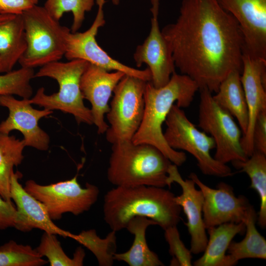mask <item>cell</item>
<instances>
[{
  "instance_id": "cell-1",
  "label": "cell",
  "mask_w": 266,
  "mask_h": 266,
  "mask_svg": "<svg viewBox=\"0 0 266 266\" xmlns=\"http://www.w3.org/2000/svg\"><path fill=\"white\" fill-rule=\"evenodd\" d=\"M175 68L199 89L216 93L231 72H242L244 40L239 25L217 0H182L176 21L161 30Z\"/></svg>"
},
{
  "instance_id": "cell-2",
  "label": "cell",
  "mask_w": 266,
  "mask_h": 266,
  "mask_svg": "<svg viewBox=\"0 0 266 266\" xmlns=\"http://www.w3.org/2000/svg\"><path fill=\"white\" fill-rule=\"evenodd\" d=\"M174 197L164 187L116 186L104 195L103 218L116 232L126 229L128 222L136 216L152 219L165 230L177 226L181 219V208Z\"/></svg>"
},
{
  "instance_id": "cell-3",
  "label": "cell",
  "mask_w": 266,
  "mask_h": 266,
  "mask_svg": "<svg viewBox=\"0 0 266 266\" xmlns=\"http://www.w3.org/2000/svg\"><path fill=\"white\" fill-rule=\"evenodd\" d=\"M197 83L188 76L175 72L164 86L156 88L147 82L144 93L145 107L143 119L133 137L134 143H147L159 149L169 161L180 166L186 161V154L170 147L162 130L171 107L176 102L180 108L189 107L196 92Z\"/></svg>"
},
{
  "instance_id": "cell-4",
  "label": "cell",
  "mask_w": 266,
  "mask_h": 266,
  "mask_svg": "<svg viewBox=\"0 0 266 266\" xmlns=\"http://www.w3.org/2000/svg\"><path fill=\"white\" fill-rule=\"evenodd\" d=\"M172 164L157 148L132 140L112 144L107 177L116 186L165 187Z\"/></svg>"
},
{
  "instance_id": "cell-5",
  "label": "cell",
  "mask_w": 266,
  "mask_h": 266,
  "mask_svg": "<svg viewBox=\"0 0 266 266\" xmlns=\"http://www.w3.org/2000/svg\"><path fill=\"white\" fill-rule=\"evenodd\" d=\"M88 64L82 60H72L54 62L41 66L34 77L55 79L59 84V91L48 95L43 87L39 88L29 99V102L48 110L70 114L78 124H93L91 109L85 105L80 90L81 78Z\"/></svg>"
},
{
  "instance_id": "cell-6",
  "label": "cell",
  "mask_w": 266,
  "mask_h": 266,
  "mask_svg": "<svg viewBox=\"0 0 266 266\" xmlns=\"http://www.w3.org/2000/svg\"><path fill=\"white\" fill-rule=\"evenodd\" d=\"M27 47L18 63L33 68L59 61L66 52L65 37L69 28L54 19L43 6L35 5L21 14Z\"/></svg>"
},
{
  "instance_id": "cell-7",
  "label": "cell",
  "mask_w": 266,
  "mask_h": 266,
  "mask_svg": "<svg viewBox=\"0 0 266 266\" xmlns=\"http://www.w3.org/2000/svg\"><path fill=\"white\" fill-rule=\"evenodd\" d=\"M164 136L172 149L185 151L197 160L201 172L207 175L226 177L233 175L231 168L210 154L215 148L213 139L199 130L188 118L182 108L173 104L165 121Z\"/></svg>"
},
{
  "instance_id": "cell-8",
  "label": "cell",
  "mask_w": 266,
  "mask_h": 266,
  "mask_svg": "<svg viewBox=\"0 0 266 266\" xmlns=\"http://www.w3.org/2000/svg\"><path fill=\"white\" fill-rule=\"evenodd\" d=\"M147 82L125 74L115 87L106 114L109 124L106 139L112 144L132 140L138 130L144 115Z\"/></svg>"
},
{
  "instance_id": "cell-9",
  "label": "cell",
  "mask_w": 266,
  "mask_h": 266,
  "mask_svg": "<svg viewBox=\"0 0 266 266\" xmlns=\"http://www.w3.org/2000/svg\"><path fill=\"white\" fill-rule=\"evenodd\" d=\"M199 91L198 126L213 139L216 149L214 159L225 164L246 160L248 157L241 144L242 132L233 117L217 104L208 89L201 88Z\"/></svg>"
},
{
  "instance_id": "cell-10",
  "label": "cell",
  "mask_w": 266,
  "mask_h": 266,
  "mask_svg": "<svg viewBox=\"0 0 266 266\" xmlns=\"http://www.w3.org/2000/svg\"><path fill=\"white\" fill-rule=\"evenodd\" d=\"M24 188L46 206L52 220L61 219L66 213L78 215L89 210L97 201L100 193L98 187L88 183L82 188L77 175L71 179L47 185L29 180Z\"/></svg>"
},
{
  "instance_id": "cell-11",
  "label": "cell",
  "mask_w": 266,
  "mask_h": 266,
  "mask_svg": "<svg viewBox=\"0 0 266 266\" xmlns=\"http://www.w3.org/2000/svg\"><path fill=\"white\" fill-rule=\"evenodd\" d=\"M98 11L92 25L84 32L66 31L65 40L64 56L68 60H82L108 71H120L125 74L135 76L146 81H151V74L147 67L136 69L126 65L111 57L98 43L96 35L99 29L105 23L103 6L105 0H96Z\"/></svg>"
},
{
  "instance_id": "cell-12",
  "label": "cell",
  "mask_w": 266,
  "mask_h": 266,
  "mask_svg": "<svg viewBox=\"0 0 266 266\" xmlns=\"http://www.w3.org/2000/svg\"><path fill=\"white\" fill-rule=\"evenodd\" d=\"M150 0V31L143 42L136 47L133 58L138 67L144 64L148 66L151 74L150 82L159 88L169 81L175 72V66L168 44L159 27L160 0Z\"/></svg>"
},
{
  "instance_id": "cell-13",
  "label": "cell",
  "mask_w": 266,
  "mask_h": 266,
  "mask_svg": "<svg viewBox=\"0 0 266 266\" xmlns=\"http://www.w3.org/2000/svg\"><path fill=\"white\" fill-rule=\"evenodd\" d=\"M203 196V219L206 229L227 223L244 222L251 204L244 196L236 197L233 187L221 182L216 188L203 183L194 172L189 175Z\"/></svg>"
},
{
  "instance_id": "cell-14",
  "label": "cell",
  "mask_w": 266,
  "mask_h": 266,
  "mask_svg": "<svg viewBox=\"0 0 266 266\" xmlns=\"http://www.w3.org/2000/svg\"><path fill=\"white\" fill-rule=\"evenodd\" d=\"M238 23L244 52L266 61V0H217Z\"/></svg>"
},
{
  "instance_id": "cell-15",
  "label": "cell",
  "mask_w": 266,
  "mask_h": 266,
  "mask_svg": "<svg viewBox=\"0 0 266 266\" xmlns=\"http://www.w3.org/2000/svg\"><path fill=\"white\" fill-rule=\"evenodd\" d=\"M29 99L19 100L12 95H0V106L7 108V118L0 123V132L9 134L13 130L23 135L26 146L45 151L49 146L50 137L38 125L40 119L53 113L52 110L33 108Z\"/></svg>"
},
{
  "instance_id": "cell-16",
  "label": "cell",
  "mask_w": 266,
  "mask_h": 266,
  "mask_svg": "<svg viewBox=\"0 0 266 266\" xmlns=\"http://www.w3.org/2000/svg\"><path fill=\"white\" fill-rule=\"evenodd\" d=\"M240 75L248 114L247 130L242 135V148L249 157L254 152L253 132L259 114L266 110V61L243 52Z\"/></svg>"
},
{
  "instance_id": "cell-17",
  "label": "cell",
  "mask_w": 266,
  "mask_h": 266,
  "mask_svg": "<svg viewBox=\"0 0 266 266\" xmlns=\"http://www.w3.org/2000/svg\"><path fill=\"white\" fill-rule=\"evenodd\" d=\"M177 183L182 189V194L175 196L174 200L186 216L185 223L191 236L192 253H202L206 246L208 237L203 219V196L201 191L196 187L195 182L189 178L184 180L181 176L177 166L171 164L167 171V186Z\"/></svg>"
},
{
  "instance_id": "cell-18",
  "label": "cell",
  "mask_w": 266,
  "mask_h": 266,
  "mask_svg": "<svg viewBox=\"0 0 266 266\" xmlns=\"http://www.w3.org/2000/svg\"><path fill=\"white\" fill-rule=\"evenodd\" d=\"M125 74L120 71L110 72L89 63L80 80V90L84 99L91 104L93 124L99 134L105 133L108 125L104 119L109 110L108 102L113 91Z\"/></svg>"
},
{
  "instance_id": "cell-19",
  "label": "cell",
  "mask_w": 266,
  "mask_h": 266,
  "mask_svg": "<svg viewBox=\"0 0 266 266\" xmlns=\"http://www.w3.org/2000/svg\"><path fill=\"white\" fill-rule=\"evenodd\" d=\"M22 175L14 172L11 184V198L14 201L18 213L15 228L27 232L38 229L44 232L71 238L72 233L56 226L49 216L46 206L28 193L19 182Z\"/></svg>"
},
{
  "instance_id": "cell-20",
  "label": "cell",
  "mask_w": 266,
  "mask_h": 266,
  "mask_svg": "<svg viewBox=\"0 0 266 266\" xmlns=\"http://www.w3.org/2000/svg\"><path fill=\"white\" fill-rule=\"evenodd\" d=\"M27 47L21 14L0 12V61L1 73L13 70Z\"/></svg>"
},
{
  "instance_id": "cell-21",
  "label": "cell",
  "mask_w": 266,
  "mask_h": 266,
  "mask_svg": "<svg viewBox=\"0 0 266 266\" xmlns=\"http://www.w3.org/2000/svg\"><path fill=\"white\" fill-rule=\"evenodd\" d=\"M152 225H158L154 220L143 216H136L128 223L126 229L134 235L131 248L126 252L115 253L114 260L123 261L130 266H164L158 255L151 251L147 243L146 231Z\"/></svg>"
},
{
  "instance_id": "cell-22",
  "label": "cell",
  "mask_w": 266,
  "mask_h": 266,
  "mask_svg": "<svg viewBox=\"0 0 266 266\" xmlns=\"http://www.w3.org/2000/svg\"><path fill=\"white\" fill-rule=\"evenodd\" d=\"M207 243L201 257L194 263L195 266H230L226 254L234 236L245 231L244 222L227 223L207 229Z\"/></svg>"
},
{
  "instance_id": "cell-23",
  "label": "cell",
  "mask_w": 266,
  "mask_h": 266,
  "mask_svg": "<svg viewBox=\"0 0 266 266\" xmlns=\"http://www.w3.org/2000/svg\"><path fill=\"white\" fill-rule=\"evenodd\" d=\"M240 75L238 71L230 73L221 82L213 98L219 106L236 119L243 134L248 124V114Z\"/></svg>"
},
{
  "instance_id": "cell-24",
  "label": "cell",
  "mask_w": 266,
  "mask_h": 266,
  "mask_svg": "<svg viewBox=\"0 0 266 266\" xmlns=\"http://www.w3.org/2000/svg\"><path fill=\"white\" fill-rule=\"evenodd\" d=\"M257 218L258 214L250 205L244 222L246 232L244 238L239 242L232 241L227 250L230 266L236 265L238 261L244 259L266 260V240L256 228Z\"/></svg>"
},
{
  "instance_id": "cell-25",
  "label": "cell",
  "mask_w": 266,
  "mask_h": 266,
  "mask_svg": "<svg viewBox=\"0 0 266 266\" xmlns=\"http://www.w3.org/2000/svg\"><path fill=\"white\" fill-rule=\"evenodd\" d=\"M25 147L23 139L0 132V196L9 202H12L11 184L13 167L22 163Z\"/></svg>"
},
{
  "instance_id": "cell-26",
  "label": "cell",
  "mask_w": 266,
  "mask_h": 266,
  "mask_svg": "<svg viewBox=\"0 0 266 266\" xmlns=\"http://www.w3.org/2000/svg\"><path fill=\"white\" fill-rule=\"evenodd\" d=\"M239 172L246 173L251 180L250 187L258 194L260 210L258 222L262 229L266 227V154L254 151L252 154L243 161L232 163Z\"/></svg>"
},
{
  "instance_id": "cell-27",
  "label": "cell",
  "mask_w": 266,
  "mask_h": 266,
  "mask_svg": "<svg viewBox=\"0 0 266 266\" xmlns=\"http://www.w3.org/2000/svg\"><path fill=\"white\" fill-rule=\"evenodd\" d=\"M116 232L112 231L104 238L97 235L95 230L83 231L78 234H72L75 240L91 251L96 257L99 266H110L116 253Z\"/></svg>"
},
{
  "instance_id": "cell-28",
  "label": "cell",
  "mask_w": 266,
  "mask_h": 266,
  "mask_svg": "<svg viewBox=\"0 0 266 266\" xmlns=\"http://www.w3.org/2000/svg\"><path fill=\"white\" fill-rule=\"evenodd\" d=\"M42 256H45L50 266H82L85 256L84 250L78 247L72 258L64 251L56 234L46 232L43 234L39 245L35 248Z\"/></svg>"
},
{
  "instance_id": "cell-29",
  "label": "cell",
  "mask_w": 266,
  "mask_h": 266,
  "mask_svg": "<svg viewBox=\"0 0 266 266\" xmlns=\"http://www.w3.org/2000/svg\"><path fill=\"white\" fill-rule=\"evenodd\" d=\"M47 263L30 245L10 240L0 246V266H40Z\"/></svg>"
},
{
  "instance_id": "cell-30",
  "label": "cell",
  "mask_w": 266,
  "mask_h": 266,
  "mask_svg": "<svg viewBox=\"0 0 266 266\" xmlns=\"http://www.w3.org/2000/svg\"><path fill=\"white\" fill-rule=\"evenodd\" d=\"M94 4L95 0H46L43 7L59 21L65 13L71 12L73 21L70 30L75 33L81 27L86 13L92 10Z\"/></svg>"
},
{
  "instance_id": "cell-31",
  "label": "cell",
  "mask_w": 266,
  "mask_h": 266,
  "mask_svg": "<svg viewBox=\"0 0 266 266\" xmlns=\"http://www.w3.org/2000/svg\"><path fill=\"white\" fill-rule=\"evenodd\" d=\"M33 68L21 67L0 74V96L17 95L30 99L33 95L31 80L34 78Z\"/></svg>"
},
{
  "instance_id": "cell-32",
  "label": "cell",
  "mask_w": 266,
  "mask_h": 266,
  "mask_svg": "<svg viewBox=\"0 0 266 266\" xmlns=\"http://www.w3.org/2000/svg\"><path fill=\"white\" fill-rule=\"evenodd\" d=\"M165 238L169 246V253L172 258L170 266H192V252L181 240L177 226L165 230Z\"/></svg>"
},
{
  "instance_id": "cell-33",
  "label": "cell",
  "mask_w": 266,
  "mask_h": 266,
  "mask_svg": "<svg viewBox=\"0 0 266 266\" xmlns=\"http://www.w3.org/2000/svg\"><path fill=\"white\" fill-rule=\"evenodd\" d=\"M254 151L266 154V110L258 116L253 132Z\"/></svg>"
},
{
  "instance_id": "cell-34",
  "label": "cell",
  "mask_w": 266,
  "mask_h": 266,
  "mask_svg": "<svg viewBox=\"0 0 266 266\" xmlns=\"http://www.w3.org/2000/svg\"><path fill=\"white\" fill-rule=\"evenodd\" d=\"M12 202L4 200L0 196V230L15 227L18 213Z\"/></svg>"
},
{
  "instance_id": "cell-35",
  "label": "cell",
  "mask_w": 266,
  "mask_h": 266,
  "mask_svg": "<svg viewBox=\"0 0 266 266\" xmlns=\"http://www.w3.org/2000/svg\"><path fill=\"white\" fill-rule=\"evenodd\" d=\"M39 0H0L1 13L22 14L25 10L37 5Z\"/></svg>"
},
{
  "instance_id": "cell-36",
  "label": "cell",
  "mask_w": 266,
  "mask_h": 266,
  "mask_svg": "<svg viewBox=\"0 0 266 266\" xmlns=\"http://www.w3.org/2000/svg\"><path fill=\"white\" fill-rule=\"evenodd\" d=\"M112 3L115 5H118L119 4L120 0H111Z\"/></svg>"
},
{
  "instance_id": "cell-37",
  "label": "cell",
  "mask_w": 266,
  "mask_h": 266,
  "mask_svg": "<svg viewBox=\"0 0 266 266\" xmlns=\"http://www.w3.org/2000/svg\"><path fill=\"white\" fill-rule=\"evenodd\" d=\"M1 73V64H0V73Z\"/></svg>"
},
{
  "instance_id": "cell-38",
  "label": "cell",
  "mask_w": 266,
  "mask_h": 266,
  "mask_svg": "<svg viewBox=\"0 0 266 266\" xmlns=\"http://www.w3.org/2000/svg\"></svg>"
}]
</instances>
